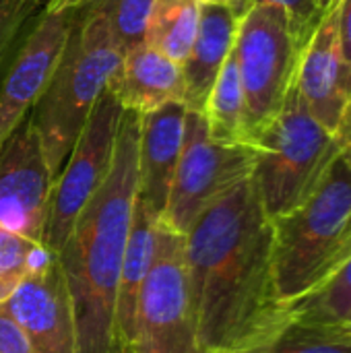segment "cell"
I'll use <instances>...</instances> for the list:
<instances>
[{"label": "cell", "mask_w": 351, "mask_h": 353, "mask_svg": "<svg viewBox=\"0 0 351 353\" xmlns=\"http://www.w3.org/2000/svg\"><path fill=\"white\" fill-rule=\"evenodd\" d=\"M199 337L207 353H252L288 319L273 269V221L252 178L211 203L184 234Z\"/></svg>", "instance_id": "6da1fadb"}, {"label": "cell", "mask_w": 351, "mask_h": 353, "mask_svg": "<svg viewBox=\"0 0 351 353\" xmlns=\"http://www.w3.org/2000/svg\"><path fill=\"white\" fill-rule=\"evenodd\" d=\"M139 124L141 116L124 110L110 172L56 254L70 296L74 353H120L114 316L122 256L139 196Z\"/></svg>", "instance_id": "7a4b0ae2"}, {"label": "cell", "mask_w": 351, "mask_h": 353, "mask_svg": "<svg viewBox=\"0 0 351 353\" xmlns=\"http://www.w3.org/2000/svg\"><path fill=\"white\" fill-rule=\"evenodd\" d=\"M124 56L108 19L89 4L77 8L62 56L29 112L56 180L95 103Z\"/></svg>", "instance_id": "3957f363"}, {"label": "cell", "mask_w": 351, "mask_h": 353, "mask_svg": "<svg viewBox=\"0 0 351 353\" xmlns=\"http://www.w3.org/2000/svg\"><path fill=\"white\" fill-rule=\"evenodd\" d=\"M273 221V269L285 304L323 285L351 256V165L339 153L296 209Z\"/></svg>", "instance_id": "277c9868"}, {"label": "cell", "mask_w": 351, "mask_h": 353, "mask_svg": "<svg viewBox=\"0 0 351 353\" xmlns=\"http://www.w3.org/2000/svg\"><path fill=\"white\" fill-rule=\"evenodd\" d=\"M246 145L254 151L250 178L271 219L306 201L341 153L335 134L310 114L296 85L277 116Z\"/></svg>", "instance_id": "5b68a950"}, {"label": "cell", "mask_w": 351, "mask_h": 353, "mask_svg": "<svg viewBox=\"0 0 351 353\" xmlns=\"http://www.w3.org/2000/svg\"><path fill=\"white\" fill-rule=\"evenodd\" d=\"M246 101V143L281 110L296 77L300 50L288 12L275 4H257L238 19L232 50Z\"/></svg>", "instance_id": "8992f818"}, {"label": "cell", "mask_w": 351, "mask_h": 353, "mask_svg": "<svg viewBox=\"0 0 351 353\" xmlns=\"http://www.w3.org/2000/svg\"><path fill=\"white\" fill-rule=\"evenodd\" d=\"M128 353H207L190 300L184 236L157 223L155 259L141 288Z\"/></svg>", "instance_id": "52a82bcc"}, {"label": "cell", "mask_w": 351, "mask_h": 353, "mask_svg": "<svg viewBox=\"0 0 351 353\" xmlns=\"http://www.w3.org/2000/svg\"><path fill=\"white\" fill-rule=\"evenodd\" d=\"M252 168L254 151L250 145H228L211 139L205 114L186 110L182 153L161 221L184 236L211 203L250 178Z\"/></svg>", "instance_id": "ba28073f"}, {"label": "cell", "mask_w": 351, "mask_h": 353, "mask_svg": "<svg viewBox=\"0 0 351 353\" xmlns=\"http://www.w3.org/2000/svg\"><path fill=\"white\" fill-rule=\"evenodd\" d=\"M122 114L124 108L106 89L52 184L41 244L54 256L64 246L79 213L110 172Z\"/></svg>", "instance_id": "9c48e42d"}, {"label": "cell", "mask_w": 351, "mask_h": 353, "mask_svg": "<svg viewBox=\"0 0 351 353\" xmlns=\"http://www.w3.org/2000/svg\"><path fill=\"white\" fill-rule=\"evenodd\" d=\"M52 184L39 134L27 114L0 147V228L41 244Z\"/></svg>", "instance_id": "30bf717a"}, {"label": "cell", "mask_w": 351, "mask_h": 353, "mask_svg": "<svg viewBox=\"0 0 351 353\" xmlns=\"http://www.w3.org/2000/svg\"><path fill=\"white\" fill-rule=\"evenodd\" d=\"M77 8L43 10L0 72V147L33 110L62 56Z\"/></svg>", "instance_id": "8fae6325"}, {"label": "cell", "mask_w": 351, "mask_h": 353, "mask_svg": "<svg viewBox=\"0 0 351 353\" xmlns=\"http://www.w3.org/2000/svg\"><path fill=\"white\" fill-rule=\"evenodd\" d=\"M294 85L310 114L337 132L351 97V68L339 43V0H335L298 58Z\"/></svg>", "instance_id": "7c38bea8"}, {"label": "cell", "mask_w": 351, "mask_h": 353, "mask_svg": "<svg viewBox=\"0 0 351 353\" xmlns=\"http://www.w3.org/2000/svg\"><path fill=\"white\" fill-rule=\"evenodd\" d=\"M31 353H74V321L62 267L52 256L6 300Z\"/></svg>", "instance_id": "4fadbf2b"}, {"label": "cell", "mask_w": 351, "mask_h": 353, "mask_svg": "<svg viewBox=\"0 0 351 353\" xmlns=\"http://www.w3.org/2000/svg\"><path fill=\"white\" fill-rule=\"evenodd\" d=\"M139 116V201L161 219L182 153L186 105L172 101Z\"/></svg>", "instance_id": "5bb4252c"}, {"label": "cell", "mask_w": 351, "mask_h": 353, "mask_svg": "<svg viewBox=\"0 0 351 353\" xmlns=\"http://www.w3.org/2000/svg\"><path fill=\"white\" fill-rule=\"evenodd\" d=\"M108 91L124 110L147 114L166 103H184L182 64L170 60L147 43L124 52L120 66L108 83Z\"/></svg>", "instance_id": "9a60e30c"}, {"label": "cell", "mask_w": 351, "mask_h": 353, "mask_svg": "<svg viewBox=\"0 0 351 353\" xmlns=\"http://www.w3.org/2000/svg\"><path fill=\"white\" fill-rule=\"evenodd\" d=\"M236 29L238 17L230 6L201 4L199 31L188 58L182 62L186 110L203 114L209 91L234 50Z\"/></svg>", "instance_id": "2e32d148"}, {"label": "cell", "mask_w": 351, "mask_h": 353, "mask_svg": "<svg viewBox=\"0 0 351 353\" xmlns=\"http://www.w3.org/2000/svg\"><path fill=\"white\" fill-rule=\"evenodd\" d=\"M157 223L159 217L153 215L137 196L134 215L122 256L120 267V281H118V296H116V343L120 353H128L134 312L141 296V288L147 279V273L155 259L157 246Z\"/></svg>", "instance_id": "e0dca14e"}, {"label": "cell", "mask_w": 351, "mask_h": 353, "mask_svg": "<svg viewBox=\"0 0 351 353\" xmlns=\"http://www.w3.org/2000/svg\"><path fill=\"white\" fill-rule=\"evenodd\" d=\"M199 19L197 0H155L145 27V43L182 64L192 50Z\"/></svg>", "instance_id": "ac0fdd59"}, {"label": "cell", "mask_w": 351, "mask_h": 353, "mask_svg": "<svg viewBox=\"0 0 351 353\" xmlns=\"http://www.w3.org/2000/svg\"><path fill=\"white\" fill-rule=\"evenodd\" d=\"M252 353H351L350 321L290 319Z\"/></svg>", "instance_id": "d6986e66"}, {"label": "cell", "mask_w": 351, "mask_h": 353, "mask_svg": "<svg viewBox=\"0 0 351 353\" xmlns=\"http://www.w3.org/2000/svg\"><path fill=\"white\" fill-rule=\"evenodd\" d=\"M203 114L207 118L211 139L228 145H246V101L234 54H230L219 70Z\"/></svg>", "instance_id": "ffe728a7"}, {"label": "cell", "mask_w": 351, "mask_h": 353, "mask_svg": "<svg viewBox=\"0 0 351 353\" xmlns=\"http://www.w3.org/2000/svg\"><path fill=\"white\" fill-rule=\"evenodd\" d=\"M52 256L39 242L0 228V304Z\"/></svg>", "instance_id": "44dd1931"}, {"label": "cell", "mask_w": 351, "mask_h": 353, "mask_svg": "<svg viewBox=\"0 0 351 353\" xmlns=\"http://www.w3.org/2000/svg\"><path fill=\"white\" fill-rule=\"evenodd\" d=\"M290 312L308 321H348L351 314V256L323 285L290 304Z\"/></svg>", "instance_id": "7402d4cb"}, {"label": "cell", "mask_w": 351, "mask_h": 353, "mask_svg": "<svg viewBox=\"0 0 351 353\" xmlns=\"http://www.w3.org/2000/svg\"><path fill=\"white\" fill-rule=\"evenodd\" d=\"M153 2L155 0H91L87 4L108 19L114 37L126 52L145 43V27Z\"/></svg>", "instance_id": "603a6c76"}, {"label": "cell", "mask_w": 351, "mask_h": 353, "mask_svg": "<svg viewBox=\"0 0 351 353\" xmlns=\"http://www.w3.org/2000/svg\"><path fill=\"white\" fill-rule=\"evenodd\" d=\"M257 4H275L288 12L290 29H292L294 41H296L300 54L306 48V43L310 41L312 33L317 31L319 23L323 21V17L327 12V10H321L314 0H240L236 17L240 19L248 8H252Z\"/></svg>", "instance_id": "cb8c5ba5"}, {"label": "cell", "mask_w": 351, "mask_h": 353, "mask_svg": "<svg viewBox=\"0 0 351 353\" xmlns=\"http://www.w3.org/2000/svg\"><path fill=\"white\" fill-rule=\"evenodd\" d=\"M43 6V0H0V72L2 62L10 56L21 29L35 14V10Z\"/></svg>", "instance_id": "d4e9b609"}, {"label": "cell", "mask_w": 351, "mask_h": 353, "mask_svg": "<svg viewBox=\"0 0 351 353\" xmlns=\"http://www.w3.org/2000/svg\"><path fill=\"white\" fill-rule=\"evenodd\" d=\"M0 353H31L27 335L6 302L0 304Z\"/></svg>", "instance_id": "484cf974"}, {"label": "cell", "mask_w": 351, "mask_h": 353, "mask_svg": "<svg viewBox=\"0 0 351 353\" xmlns=\"http://www.w3.org/2000/svg\"><path fill=\"white\" fill-rule=\"evenodd\" d=\"M339 43L343 60L351 68V0H339Z\"/></svg>", "instance_id": "4316f807"}, {"label": "cell", "mask_w": 351, "mask_h": 353, "mask_svg": "<svg viewBox=\"0 0 351 353\" xmlns=\"http://www.w3.org/2000/svg\"><path fill=\"white\" fill-rule=\"evenodd\" d=\"M335 139H337V143H339L341 149H343L348 143H351V97L348 108H345V112H343V118H341V122H339V128H337V132H335Z\"/></svg>", "instance_id": "83f0119b"}, {"label": "cell", "mask_w": 351, "mask_h": 353, "mask_svg": "<svg viewBox=\"0 0 351 353\" xmlns=\"http://www.w3.org/2000/svg\"><path fill=\"white\" fill-rule=\"evenodd\" d=\"M91 0H50L43 10H50V12H58V10H66V8H79L83 4H87Z\"/></svg>", "instance_id": "f1b7e54d"}, {"label": "cell", "mask_w": 351, "mask_h": 353, "mask_svg": "<svg viewBox=\"0 0 351 353\" xmlns=\"http://www.w3.org/2000/svg\"><path fill=\"white\" fill-rule=\"evenodd\" d=\"M199 4H219V6H230L232 10H234V14H236V10H238V4H240V0H197Z\"/></svg>", "instance_id": "f546056e"}, {"label": "cell", "mask_w": 351, "mask_h": 353, "mask_svg": "<svg viewBox=\"0 0 351 353\" xmlns=\"http://www.w3.org/2000/svg\"><path fill=\"white\" fill-rule=\"evenodd\" d=\"M341 153H343V157L348 159V163L351 165V143H348V145H345V147L341 149Z\"/></svg>", "instance_id": "4dcf8cb0"}, {"label": "cell", "mask_w": 351, "mask_h": 353, "mask_svg": "<svg viewBox=\"0 0 351 353\" xmlns=\"http://www.w3.org/2000/svg\"><path fill=\"white\" fill-rule=\"evenodd\" d=\"M48 2H50V0H43V4H48Z\"/></svg>", "instance_id": "1f68e13d"}, {"label": "cell", "mask_w": 351, "mask_h": 353, "mask_svg": "<svg viewBox=\"0 0 351 353\" xmlns=\"http://www.w3.org/2000/svg\"><path fill=\"white\" fill-rule=\"evenodd\" d=\"M348 321H350V323H351V314H350V319H348Z\"/></svg>", "instance_id": "d6a6232c"}]
</instances>
